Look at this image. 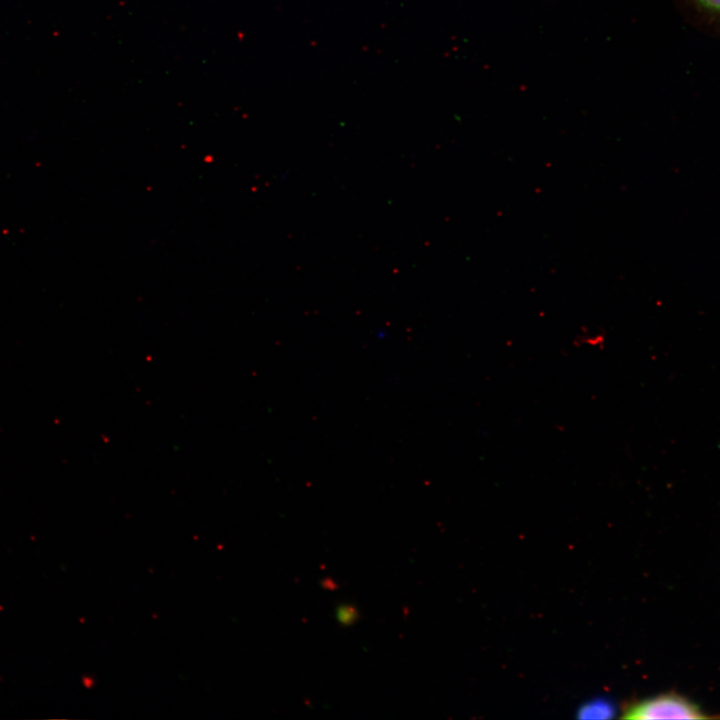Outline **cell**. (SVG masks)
<instances>
[{"instance_id": "6da1fadb", "label": "cell", "mask_w": 720, "mask_h": 720, "mask_svg": "<svg viewBox=\"0 0 720 720\" xmlns=\"http://www.w3.org/2000/svg\"><path fill=\"white\" fill-rule=\"evenodd\" d=\"M625 719H703L702 710L685 697L673 693L658 695L627 705Z\"/></svg>"}, {"instance_id": "7a4b0ae2", "label": "cell", "mask_w": 720, "mask_h": 720, "mask_svg": "<svg viewBox=\"0 0 720 720\" xmlns=\"http://www.w3.org/2000/svg\"><path fill=\"white\" fill-rule=\"evenodd\" d=\"M615 706L605 698H597L586 702L578 709V717L582 719H607L615 714Z\"/></svg>"}, {"instance_id": "3957f363", "label": "cell", "mask_w": 720, "mask_h": 720, "mask_svg": "<svg viewBox=\"0 0 720 720\" xmlns=\"http://www.w3.org/2000/svg\"><path fill=\"white\" fill-rule=\"evenodd\" d=\"M337 618L342 625H350L357 618V611L354 607L344 605L337 610Z\"/></svg>"}, {"instance_id": "277c9868", "label": "cell", "mask_w": 720, "mask_h": 720, "mask_svg": "<svg viewBox=\"0 0 720 720\" xmlns=\"http://www.w3.org/2000/svg\"><path fill=\"white\" fill-rule=\"evenodd\" d=\"M697 2L709 10L720 12V0H697Z\"/></svg>"}]
</instances>
